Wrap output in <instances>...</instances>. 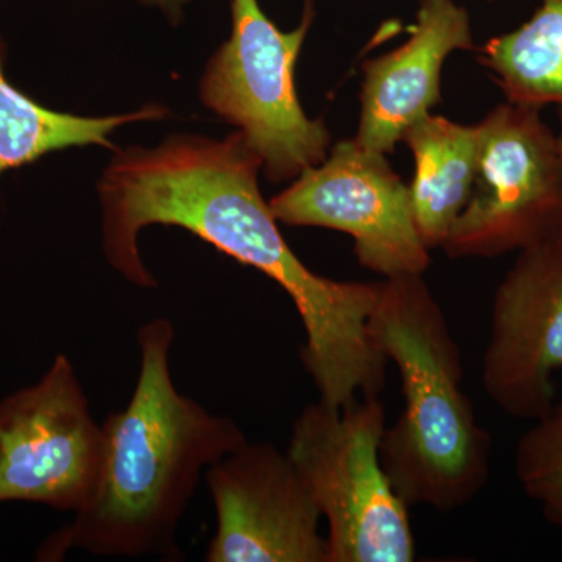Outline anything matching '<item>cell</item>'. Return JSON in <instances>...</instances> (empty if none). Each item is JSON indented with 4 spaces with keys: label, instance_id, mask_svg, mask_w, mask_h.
Listing matches in <instances>:
<instances>
[{
    "label": "cell",
    "instance_id": "11",
    "mask_svg": "<svg viewBox=\"0 0 562 562\" xmlns=\"http://www.w3.org/2000/svg\"><path fill=\"white\" fill-rule=\"evenodd\" d=\"M471 16L454 0H420L409 38L362 63L361 113L355 140L369 151L394 154L405 133L441 103L443 63L472 50Z\"/></svg>",
    "mask_w": 562,
    "mask_h": 562
},
{
    "label": "cell",
    "instance_id": "2",
    "mask_svg": "<svg viewBox=\"0 0 562 562\" xmlns=\"http://www.w3.org/2000/svg\"><path fill=\"white\" fill-rule=\"evenodd\" d=\"M176 328L166 317L136 333L139 373L131 402L102 424L101 482L87 508L52 532L36 561L72 550L95 557L183 560L177 530L202 472L247 442L235 420L180 394L169 368Z\"/></svg>",
    "mask_w": 562,
    "mask_h": 562
},
{
    "label": "cell",
    "instance_id": "14",
    "mask_svg": "<svg viewBox=\"0 0 562 562\" xmlns=\"http://www.w3.org/2000/svg\"><path fill=\"white\" fill-rule=\"evenodd\" d=\"M541 7L516 31L494 36L479 61L490 70L506 102L562 106V0H539Z\"/></svg>",
    "mask_w": 562,
    "mask_h": 562
},
{
    "label": "cell",
    "instance_id": "8",
    "mask_svg": "<svg viewBox=\"0 0 562 562\" xmlns=\"http://www.w3.org/2000/svg\"><path fill=\"white\" fill-rule=\"evenodd\" d=\"M276 220L292 227L347 233L362 268L384 279L424 276L430 266L414 222L408 184L386 155L362 149L353 138L333 146L269 202Z\"/></svg>",
    "mask_w": 562,
    "mask_h": 562
},
{
    "label": "cell",
    "instance_id": "5",
    "mask_svg": "<svg viewBox=\"0 0 562 562\" xmlns=\"http://www.w3.org/2000/svg\"><path fill=\"white\" fill-rule=\"evenodd\" d=\"M316 10L305 2L301 24L281 32L258 0H232V36L211 58L201 81L209 109L236 125L261 158L266 179H297L321 165L331 135L299 101L294 69Z\"/></svg>",
    "mask_w": 562,
    "mask_h": 562
},
{
    "label": "cell",
    "instance_id": "10",
    "mask_svg": "<svg viewBox=\"0 0 562 562\" xmlns=\"http://www.w3.org/2000/svg\"><path fill=\"white\" fill-rule=\"evenodd\" d=\"M216 509L209 562H328L322 514L290 454L249 442L205 472Z\"/></svg>",
    "mask_w": 562,
    "mask_h": 562
},
{
    "label": "cell",
    "instance_id": "12",
    "mask_svg": "<svg viewBox=\"0 0 562 562\" xmlns=\"http://www.w3.org/2000/svg\"><path fill=\"white\" fill-rule=\"evenodd\" d=\"M414 158V222L428 249L442 247L471 199L479 168V125L428 114L403 136Z\"/></svg>",
    "mask_w": 562,
    "mask_h": 562
},
{
    "label": "cell",
    "instance_id": "9",
    "mask_svg": "<svg viewBox=\"0 0 562 562\" xmlns=\"http://www.w3.org/2000/svg\"><path fill=\"white\" fill-rule=\"evenodd\" d=\"M492 306L483 387L516 420H538L557 402L562 369V220L517 250Z\"/></svg>",
    "mask_w": 562,
    "mask_h": 562
},
{
    "label": "cell",
    "instance_id": "15",
    "mask_svg": "<svg viewBox=\"0 0 562 562\" xmlns=\"http://www.w3.org/2000/svg\"><path fill=\"white\" fill-rule=\"evenodd\" d=\"M514 471L546 519L562 528V397L520 438Z\"/></svg>",
    "mask_w": 562,
    "mask_h": 562
},
{
    "label": "cell",
    "instance_id": "1",
    "mask_svg": "<svg viewBox=\"0 0 562 562\" xmlns=\"http://www.w3.org/2000/svg\"><path fill=\"white\" fill-rule=\"evenodd\" d=\"M261 169L241 132L225 139L173 136L157 149L121 151L99 183L106 260L136 286H157L140 260V231L161 224L191 232L290 295L306 336L303 368L321 402L344 408L357 394L379 398L390 360L369 322L382 281L331 280L306 268L262 199Z\"/></svg>",
    "mask_w": 562,
    "mask_h": 562
},
{
    "label": "cell",
    "instance_id": "6",
    "mask_svg": "<svg viewBox=\"0 0 562 562\" xmlns=\"http://www.w3.org/2000/svg\"><path fill=\"white\" fill-rule=\"evenodd\" d=\"M479 168L442 249L450 258L517 251L562 220V157L542 110L505 102L479 122Z\"/></svg>",
    "mask_w": 562,
    "mask_h": 562
},
{
    "label": "cell",
    "instance_id": "7",
    "mask_svg": "<svg viewBox=\"0 0 562 562\" xmlns=\"http://www.w3.org/2000/svg\"><path fill=\"white\" fill-rule=\"evenodd\" d=\"M103 447L76 368L57 355L38 382L0 401V503L80 513L101 482Z\"/></svg>",
    "mask_w": 562,
    "mask_h": 562
},
{
    "label": "cell",
    "instance_id": "3",
    "mask_svg": "<svg viewBox=\"0 0 562 562\" xmlns=\"http://www.w3.org/2000/svg\"><path fill=\"white\" fill-rule=\"evenodd\" d=\"M369 327L405 397L380 443L392 487L409 508H462L490 482L492 439L462 391L461 350L424 276L382 281Z\"/></svg>",
    "mask_w": 562,
    "mask_h": 562
},
{
    "label": "cell",
    "instance_id": "17",
    "mask_svg": "<svg viewBox=\"0 0 562 562\" xmlns=\"http://www.w3.org/2000/svg\"><path fill=\"white\" fill-rule=\"evenodd\" d=\"M305 2H313V0H305Z\"/></svg>",
    "mask_w": 562,
    "mask_h": 562
},
{
    "label": "cell",
    "instance_id": "4",
    "mask_svg": "<svg viewBox=\"0 0 562 562\" xmlns=\"http://www.w3.org/2000/svg\"><path fill=\"white\" fill-rule=\"evenodd\" d=\"M384 430L379 398H357L344 408L319 401L294 422L286 453L327 519L328 562L416 558L409 506L380 460Z\"/></svg>",
    "mask_w": 562,
    "mask_h": 562
},
{
    "label": "cell",
    "instance_id": "16",
    "mask_svg": "<svg viewBox=\"0 0 562 562\" xmlns=\"http://www.w3.org/2000/svg\"><path fill=\"white\" fill-rule=\"evenodd\" d=\"M558 122H560V127H558V143H560V150H561V157H562V106L558 109Z\"/></svg>",
    "mask_w": 562,
    "mask_h": 562
},
{
    "label": "cell",
    "instance_id": "13",
    "mask_svg": "<svg viewBox=\"0 0 562 562\" xmlns=\"http://www.w3.org/2000/svg\"><path fill=\"white\" fill-rule=\"evenodd\" d=\"M5 46L0 40V176L38 160L49 151L72 146L111 147L110 133L128 122L158 120L160 106H146L124 116L81 117L58 113L14 88L7 79Z\"/></svg>",
    "mask_w": 562,
    "mask_h": 562
}]
</instances>
